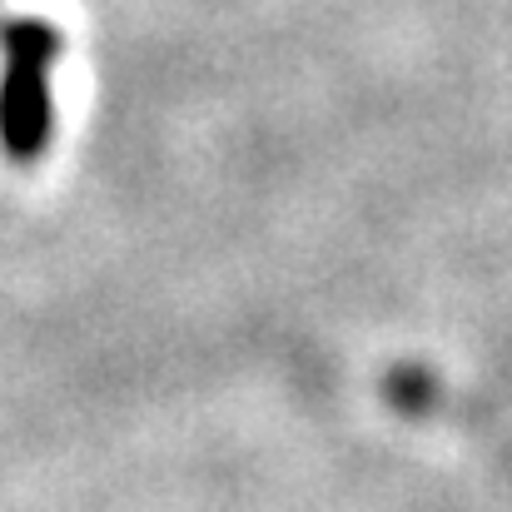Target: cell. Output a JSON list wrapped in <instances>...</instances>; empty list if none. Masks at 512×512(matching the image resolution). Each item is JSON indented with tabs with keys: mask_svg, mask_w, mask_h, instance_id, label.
Masks as SVG:
<instances>
[{
	"mask_svg": "<svg viewBox=\"0 0 512 512\" xmlns=\"http://www.w3.org/2000/svg\"><path fill=\"white\" fill-rule=\"evenodd\" d=\"M5 80H0V140L15 160H35L50 140V55L55 30L40 20H15L0 35Z\"/></svg>",
	"mask_w": 512,
	"mask_h": 512,
	"instance_id": "6da1fadb",
	"label": "cell"
}]
</instances>
